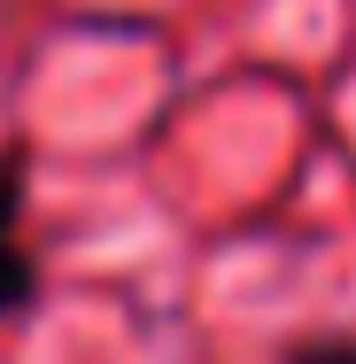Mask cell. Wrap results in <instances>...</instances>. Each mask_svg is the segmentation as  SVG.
<instances>
[{"label": "cell", "instance_id": "cell-2", "mask_svg": "<svg viewBox=\"0 0 356 364\" xmlns=\"http://www.w3.org/2000/svg\"><path fill=\"white\" fill-rule=\"evenodd\" d=\"M279 364H356V333H310V341H294Z\"/></svg>", "mask_w": 356, "mask_h": 364}, {"label": "cell", "instance_id": "cell-1", "mask_svg": "<svg viewBox=\"0 0 356 364\" xmlns=\"http://www.w3.org/2000/svg\"><path fill=\"white\" fill-rule=\"evenodd\" d=\"M23 186H31V147L8 140L0 147V326L31 318L39 287H47V272H39V256L23 240Z\"/></svg>", "mask_w": 356, "mask_h": 364}]
</instances>
